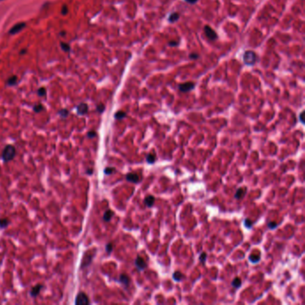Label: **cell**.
Here are the masks:
<instances>
[{
  "instance_id": "cell-1",
  "label": "cell",
  "mask_w": 305,
  "mask_h": 305,
  "mask_svg": "<svg viewBox=\"0 0 305 305\" xmlns=\"http://www.w3.org/2000/svg\"><path fill=\"white\" fill-rule=\"evenodd\" d=\"M15 153H16V150L15 148H13V146L12 145H7L5 150H3V153H2V159L5 162H8L10 160H12L14 156H15Z\"/></svg>"
},
{
  "instance_id": "cell-2",
  "label": "cell",
  "mask_w": 305,
  "mask_h": 305,
  "mask_svg": "<svg viewBox=\"0 0 305 305\" xmlns=\"http://www.w3.org/2000/svg\"><path fill=\"white\" fill-rule=\"evenodd\" d=\"M256 54L255 52L251 51V50H248L245 51V53L243 54V62L246 65H252L254 64L256 62Z\"/></svg>"
},
{
  "instance_id": "cell-3",
  "label": "cell",
  "mask_w": 305,
  "mask_h": 305,
  "mask_svg": "<svg viewBox=\"0 0 305 305\" xmlns=\"http://www.w3.org/2000/svg\"><path fill=\"white\" fill-rule=\"evenodd\" d=\"M75 304H77V305H88V304H90V301H89L88 296L84 293H80L76 296Z\"/></svg>"
},
{
  "instance_id": "cell-4",
  "label": "cell",
  "mask_w": 305,
  "mask_h": 305,
  "mask_svg": "<svg viewBox=\"0 0 305 305\" xmlns=\"http://www.w3.org/2000/svg\"><path fill=\"white\" fill-rule=\"evenodd\" d=\"M204 32L207 36L208 39H210V40H216L218 39V34L212 28H210V26H205L204 27Z\"/></svg>"
},
{
  "instance_id": "cell-5",
  "label": "cell",
  "mask_w": 305,
  "mask_h": 305,
  "mask_svg": "<svg viewBox=\"0 0 305 305\" xmlns=\"http://www.w3.org/2000/svg\"><path fill=\"white\" fill-rule=\"evenodd\" d=\"M194 86L195 84L192 81H187V83H184L179 85V90L182 92H189L194 89Z\"/></svg>"
},
{
  "instance_id": "cell-6",
  "label": "cell",
  "mask_w": 305,
  "mask_h": 305,
  "mask_svg": "<svg viewBox=\"0 0 305 305\" xmlns=\"http://www.w3.org/2000/svg\"><path fill=\"white\" fill-rule=\"evenodd\" d=\"M25 27H26L25 23H19V24H16L15 25H13V26L11 28L9 33H10V34H16V33H18V32H20L23 31V30H24Z\"/></svg>"
},
{
  "instance_id": "cell-7",
  "label": "cell",
  "mask_w": 305,
  "mask_h": 305,
  "mask_svg": "<svg viewBox=\"0 0 305 305\" xmlns=\"http://www.w3.org/2000/svg\"><path fill=\"white\" fill-rule=\"evenodd\" d=\"M135 265H136V267H138L140 270L145 269L146 267H147V264H146V262H145V260H144L142 258H141V257H140V256H138L137 259H135Z\"/></svg>"
},
{
  "instance_id": "cell-8",
  "label": "cell",
  "mask_w": 305,
  "mask_h": 305,
  "mask_svg": "<svg viewBox=\"0 0 305 305\" xmlns=\"http://www.w3.org/2000/svg\"><path fill=\"white\" fill-rule=\"evenodd\" d=\"M125 178H126V180H127V181L132 182L133 183H137L140 181V178H139L138 175L137 174H133V173L127 174V175H126V176H125Z\"/></svg>"
},
{
  "instance_id": "cell-9",
  "label": "cell",
  "mask_w": 305,
  "mask_h": 305,
  "mask_svg": "<svg viewBox=\"0 0 305 305\" xmlns=\"http://www.w3.org/2000/svg\"><path fill=\"white\" fill-rule=\"evenodd\" d=\"M77 112L80 115H85L88 112V105L85 103H81L77 107Z\"/></svg>"
},
{
  "instance_id": "cell-10",
  "label": "cell",
  "mask_w": 305,
  "mask_h": 305,
  "mask_svg": "<svg viewBox=\"0 0 305 305\" xmlns=\"http://www.w3.org/2000/svg\"><path fill=\"white\" fill-rule=\"evenodd\" d=\"M245 194H246V189H245V188H239L235 192L234 198L236 200H240V199H243L245 196Z\"/></svg>"
},
{
  "instance_id": "cell-11",
  "label": "cell",
  "mask_w": 305,
  "mask_h": 305,
  "mask_svg": "<svg viewBox=\"0 0 305 305\" xmlns=\"http://www.w3.org/2000/svg\"><path fill=\"white\" fill-rule=\"evenodd\" d=\"M155 202V198L152 195H148L145 199H144V204L147 207H152Z\"/></svg>"
},
{
  "instance_id": "cell-12",
  "label": "cell",
  "mask_w": 305,
  "mask_h": 305,
  "mask_svg": "<svg viewBox=\"0 0 305 305\" xmlns=\"http://www.w3.org/2000/svg\"><path fill=\"white\" fill-rule=\"evenodd\" d=\"M42 287H43V286H42L41 285H37V286H35L32 289L31 295H32V297L37 296V295L40 294V290H41Z\"/></svg>"
},
{
  "instance_id": "cell-13",
  "label": "cell",
  "mask_w": 305,
  "mask_h": 305,
  "mask_svg": "<svg viewBox=\"0 0 305 305\" xmlns=\"http://www.w3.org/2000/svg\"><path fill=\"white\" fill-rule=\"evenodd\" d=\"M119 280H120V282L122 283L123 285L124 286H128L129 283H130V278L129 277L127 276V275L125 274H122L120 276V278H119Z\"/></svg>"
},
{
  "instance_id": "cell-14",
  "label": "cell",
  "mask_w": 305,
  "mask_h": 305,
  "mask_svg": "<svg viewBox=\"0 0 305 305\" xmlns=\"http://www.w3.org/2000/svg\"><path fill=\"white\" fill-rule=\"evenodd\" d=\"M179 17H180V15H179V13H175V12L172 13L168 17V21H169V23H171V24H173V23H175V21H176L178 19H179Z\"/></svg>"
},
{
  "instance_id": "cell-15",
  "label": "cell",
  "mask_w": 305,
  "mask_h": 305,
  "mask_svg": "<svg viewBox=\"0 0 305 305\" xmlns=\"http://www.w3.org/2000/svg\"><path fill=\"white\" fill-rule=\"evenodd\" d=\"M113 216H114V212L112 210H107L103 216V219L107 222L111 219V218H112Z\"/></svg>"
},
{
  "instance_id": "cell-16",
  "label": "cell",
  "mask_w": 305,
  "mask_h": 305,
  "mask_svg": "<svg viewBox=\"0 0 305 305\" xmlns=\"http://www.w3.org/2000/svg\"><path fill=\"white\" fill-rule=\"evenodd\" d=\"M173 278H174V280L178 281V282L182 281L183 278V275L181 272H179V271H176V272H175L173 274Z\"/></svg>"
},
{
  "instance_id": "cell-17",
  "label": "cell",
  "mask_w": 305,
  "mask_h": 305,
  "mask_svg": "<svg viewBox=\"0 0 305 305\" xmlns=\"http://www.w3.org/2000/svg\"><path fill=\"white\" fill-rule=\"evenodd\" d=\"M232 286H233L234 287H235V288L241 287V286H242V281H241V279L238 278V277H235V278L232 281Z\"/></svg>"
},
{
  "instance_id": "cell-18",
  "label": "cell",
  "mask_w": 305,
  "mask_h": 305,
  "mask_svg": "<svg viewBox=\"0 0 305 305\" xmlns=\"http://www.w3.org/2000/svg\"><path fill=\"white\" fill-rule=\"evenodd\" d=\"M126 116V113L123 112V111H118V112L115 115V118L117 120H121V119L124 118Z\"/></svg>"
},
{
  "instance_id": "cell-19",
  "label": "cell",
  "mask_w": 305,
  "mask_h": 305,
  "mask_svg": "<svg viewBox=\"0 0 305 305\" xmlns=\"http://www.w3.org/2000/svg\"><path fill=\"white\" fill-rule=\"evenodd\" d=\"M156 160V156L154 155H148L146 158V161L148 163V164H153Z\"/></svg>"
},
{
  "instance_id": "cell-20",
  "label": "cell",
  "mask_w": 305,
  "mask_h": 305,
  "mask_svg": "<svg viewBox=\"0 0 305 305\" xmlns=\"http://www.w3.org/2000/svg\"><path fill=\"white\" fill-rule=\"evenodd\" d=\"M7 83H8V84L9 85H15L16 84V83H17V77L16 76H12V77H10L9 79H8V81H7Z\"/></svg>"
},
{
  "instance_id": "cell-21",
  "label": "cell",
  "mask_w": 305,
  "mask_h": 305,
  "mask_svg": "<svg viewBox=\"0 0 305 305\" xmlns=\"http://www.w3.org/2000/svg\"><path fill=\"white\" fill-rule=\"evenodd\" d=\"M250 260H251V261L252 262V263H257V262H259V259H260V257L259 256H256V255H253V254H252V255H251L250 256Z\"/></svg>"
},
{
  "instance_id": "cell-22",
  "label": "cell",
  "mask_w": 305,
  "mask_h": 305,
  "mask_svg": "<svg viewBox=\"0 0 305 305\" xmlns=\"http://www.w3.org/2000/svg\"><path fill=\"white\" fill-rule=\"evenodd\" d=\"M61 48H62V49H63L64 51H65V52H68V51L70 50L69 44L64 43V42H61Z\"/></svg>"
},
{
  "instance_id": "cell-23",
  "label": "cell",
  "mask_w": 305,
  "mask_h": 305,
  "mask_svg": "<svg viewBox=\"0 0 305 305\" xmlns=\"http://www.w3.org/2000/svg\"><path fill=\"white\" fill-rule=\"evenodd\" d=\"M9 221L7 220L6 218H3V219H0V227H5L7 225H8Z\"/></svg>"
},
{
  "instance_id": "cell-24",
  "label": "cell",
  "mask_w": 305,
  "mask_h": 305,
  "mask_svg": "<svg viewBox=\"0 0 305 305\" xmlns=\"http://www.w3.org/2000/svg\"><path fill=\"white\" fill-rule=\"evenodd\" d=\"M115 168L114 167H107L105 168V170H104V173H105L106 175H111L112 173L115 172Z\"/></svg>"
},
{
  "instance_id": "cell-25",
  "label": "cell",
  "mask_w": 305,
  "mask_h": 305,
  "mask_svg": "<svg viewBox=\"0 0 305 305\" xmlns=\"http://www.w3.org/2000/svg\"><path fill=\"white\" fill-rule=\"evenodd\" d=\"M244 226L246 228H251L252 226V222L249 219V218H245L244 220Z\"/></svg>"
},
{
  "instance_id": "cell-26",
  "label": "cell",
  "mask_w": 305,
  "mask_h": 305,
  "mask_svg": "<svg viewBox=\"0 0 305 305\" xmlns=\"http://www.w3.org/2000/svg\"><path fill=\"white\" fill-rule=\"evenodd\" d=\"M33 109H34L35 112L39 113V112H41V111L43 110V107H42V105H40V104H39V105L35 106Z\"/></svg>"
},
{
  "instance_id": "cell-27",
  "label": "cell",
  "mask_w": 305,
  "mask_h": 305,
  "mask_svg": "<svg viewBox=\"0 0 305 305\" xmlns=\"http://www.w3.org/2000/svg\"><path fill=\"white\" fill-rule=\"evenodd\" d=\"M59 115H60L62 117H65V116H68V111L65 110V109H62V110L59 111Z\"/></svg>"
},
{
  "instance_id": "cell-28",
  "label": "cell",
  "mask_w": 305,
  "mask_h": 305,
  "mask_svg": "<svg viewBox=\"0 0 305 305\" xmlns=\"http://www.w3.org/2000/svg\"><path fill=\"white\" fill-rule=\"evenodd\" d=\"M267 226H269V228H270V229H275V228H277V224L276 222H269V224H267Z\"/></svg>"
},
{
  "instance_id": "cell-29",
  "label": "cell",
  "mask_w": 305,
  "mask_h": 305,
  "mask_svg": "<svg viewBox=\"0 0 305 305\" xmlns=\"http://www.w3.org/2000/svg\"><path fill=\"white\" fill-rule=\"evenodd\" d=\"M206 259H207V254L205 253V252H202V253L200 254V262L204 263V262H205V260H206Z\"/></svg>"
},
{
  "instance_id": "cell-30",
  "label": "cell",
  "mask_w": 305,
  "mask_h": 305,
  "mask_svg": "<svg viewBox=\"0 0 305 305\" xmlns=\"http://www.w3.org/2000/svg\"><path fill=\"white\" fill-rule=\"evenodd\" d=\"M106 250H107V253H110V252L112 251V250H113V244L112 243H107V246H106Z\"/></svg>"
},
{
  "instance_id": "cell-31",
  "label": "cell",
  "mask_w": 305,
  "mask_h": 305,
  "mask_svg": "<svg viewBox=\"0 0 305 305\" xmlns=\"http://www.w3.org/2000/svg\"><path fill=\"white\" fill-rule=\"evenodd\" d=\"M38 94H39V96H45L46 95V89H44V88H40V90L38 91Z\"/></svg>"
},
{
  "instance_id": "cell-32",
  "label": "cell",
  "mask_w": 305,
  "mask_h": 305,
  "mask_svg": "<svg viewBox=\"0 0 305 305\" xmlns=\"http://www.w3.org/2000/svg\"><path fill=\"white\" fill-rule=\"evenodd\" d=\"M68 13V7L66 5H63L62 7V14L63 15H66Z\"/></svg>"
},
{
  "instance_id": "cell-33",
  "label": "cell",
  "mask_w": 305,
  "mask_h": 305,
  "mask_svg": "<svg viewBox=\"0 0 305 305\" xmlns=\"http://www.w3.org/2000/svg\"><path fill=\"white\" fill-rule=\"evenodd\" d=\"M97 109H98V111L99 113H102L104 110H105V106L103 105V104H99V105L98 106V107H97Z\"/></svg>"
},
{
  "instance_id": "cell-34",
  "label": "cell",
  "mask_w": 305,
  "mask_h": 305,
  "mask_svg": "<svg viewBox=\"0 0 305 305\" xmlns=\"http://www.w3.org/2000/svg\"><path fill=\"white\" fill-rule=\"evenodd\" d=\"M168 46H170V47H176V46H178V42L177 41H169Z\"/></svg>"
},
{
  "instance_id": "cell-35",
  "label": "cell",
  "mask_w": 305,
  "mask_h": 305,
  "mask_svg": "<svg viewBox=\"0 0 305 305\" xmlns=\"http://www.w3.org/2000/svg\"><path fill=\"white\" fill-rule=\"evenodd\" d=\"M95 136H96V132H93V131L89 132V133H88V137L89 138H94Z\"/></svg>"
},
{
  "instance_id": "cell-36",
  "label": "cell",
  "mask_w": 305,
  "mask_h": 305,
  "mask_svg": "<svg viewBox=\"0 0 305 305\" xmlns=\"http://www.w3.org/2000/svg\"><path fill=\"white\" fill-rule=\"evenodd\" d=\"M189 57H190V59H197L199 57V55L195 54V53H192V54L189 55Z\"/></svg>"
},
{
  "instance_id": "cell-37",
  "label": "cell",
  "mask_w": 305,
  "mask_h": 305,
  "mask_svg": "<svg viewBox=\"0 0 305 305\" xmlns=\"http://www.w3.org/2000/svg\"><path fill=\"white\" fill-rule=\"evenodd\" d=\"M184 1L186 2V3H188V4H191V5H193V4H196L198 0H184Z\"/></svg>"
},
{
  "instance_id": "cell-38",
  "label": "cell",
  "mask_w": 305,
  "mask_h": 305,
  "mask_svg": "<svg viewBox=\"0 0 305 305\" xmlns=\"http://www.w3.org/2000/svg\"><path fill=\"white\" fill-rule=\"evenodd\" d=\"M302 116H303V112H302V113L300 114V121H301L302 124H304V121H303V119H302Z\"/></svg>"
},
{
  "instance_id": "cell-39",
  "label": "cell",
  "mask_w": 305,
  "mask_h": 305,
  "mask_svg": "<svg viewBox=\"0 0 305 305\" xmlns=\"http://www.w3.org/2000/svg\"><path fill=\"white\" fill-rule=\"evenodd\" d=\"M88 174H89V175L92 174V170H89V171H88Z\"/></svg>"
}]
</instances>
